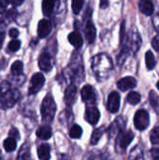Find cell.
I'll use <instances>...</instances> for the list:
<instances>
[{
	"instance_id": "obj_3",
	"label": "cell",
	"mask_w": 159,
	"mask_h": 160,
	"mask_svg": "<svg viewBox=\"0 0 159 160\" xmlns=\"http://www.w3.org/2000/svg\"><path fill=\"white\" fill-rule=\"evenodd\" d=\"M41 115H42V120L45 123H51L55 115L56 112V104L54 102V99L52 98V95H47L45 98L42 101L41 104Z\"/></svg>"
},
{
	"instance_id": "obj_14",
	"label": "cell",
	"mask_w": 159,
	"mask_h": 160,
	"mask_svg": "<svg viewBox=\"0 0 159 160\" xmlns=\"http://www.w3.org/2000/svg\"><path fill=\"white\" fill-rule=\"evenodd\" d=\"M84 33H85V38L88 43H93L97 37V30L91 20L87 21L85 27H84Z\"/></svg>"
},
{
	"instance_id": "obj_35",
	"label": "cell",
	"mask_w": 159,
	"mask_h": 160,
	"mask_svg": "<svg viewBox=\"0 0 159 160\" xmlns=\"http://www.w3.org/2000/svg\"><path fill=\"white\" fill-rule=\"evenodd\" d=\"M9 4V0H0V13L3 12Z\"/></svg>"
},
{
	"instance_id": "obj_37",
	"label": "cell",
	"mask_w": 159,
	"mask_h": 160,
	"mask_svg": "<svg viewBox=\"0 0 159 160\" xmlns=\"http://www.w3.org/2000/svg\"><path fill=\"white\" fill-rule=\"evenodd\" d=\"M9 137H11V138H13V139L19 140V139H20V135H19L18 130L15 129V128H12V129L10 130V132H9Z\"/></svg>"
},
{
	"instance_id": "obj_9",
	"label": "cell",
	"mask_w": 159,
	"mask_h": 160,
	"mask_svg": "<svg viewBox=\"0 0 159 160\" xmlns=\"http://www.w3.org/2000/svg\"><path fill=\"white\" fill-rule=\"evenodd\" d=\"M82 98L86 104H95L97 101V94L91 85H85L82 89Z\"/></svg>"
},
{
	"instance_id": "obj_16",
	"label": "cell",
	"mask_w": 159,
	"mask_h": 160,
	"mask_svg": "<svg viewBox=\"0 0 159 160\" xmlns=\"http://www.w3.org/2000/svg\"><path fill=\"white\" fill-rule=\"evenodd\" d=\"M139 8L142 14L146 16H151L154 13L155 7L151 0H141L139 3Z\"/></svg>"
},
{
	"instance_id": "obj_7",
	"label": "cell",
	"mask_w": 159,
	"mask_h": 160,
	"mask_svg": "<svg viewBox=\"0 0 159 160\" xmlns=\"http://www.w3.org/2000/svg\"><path fill=\"white\" fill-rule=\"evenodd\" d=\"M120 95L119 93L113 91L108 97L107 101V109L112 113H116L120 108Z\"/></svg>"
},
{
	"instance_id": "obj_30",
	"label": "cell",
	"mask_w": 159,
	"mask_h": 160,
	"mask_svg": "<svg viewBox=\"0 0 159 160\" xmlns=\"http://www.w3.org/2000/svg\"><path fill=\"white\" fill-rule=\"evenodd\" d=\"M150 140L152 144L159 145V126L154 128L150 133Z\"/></svg>"
},
{
	"instance_id": "obj_39",
	"label": "cell",
	"mask_w": 159,
	"mask_h": 160,
	"mask_svg": "<svg viewBox=\"0 0 159 160\" xmlns=\"http://www.w3.org/2000/svg\"><path fill=\"white\" fill-rule=\"evenodd\" d=\"M23 1H24V0H12V3H13L14 5H16V6H19V5H21Z\"/></svg>"
},
{
	"instance_id": "obj_41",
	"label": "cell",
	"mask_w": 159,
	"mask_h": 160,
	"mask_svg": "<svg viewBox=\"0 0 159 160\" xmlns=\"http://www.w3.org/2000/svg\"><path fill=\"white\" fill-rule=\"evenodd\" d=\"M157 89L159 90V81L157 82Z\"/></svg>"
},
{
	"instance_id": "obj_13",
	"label": "cell",
	"mask_w": 159,
	"mask_h": 160,
	"mask_svg": "<svg viewBox=\"0 0 159 160\" xmlns=\"http://www.w3.org/2000/svg\"><path fill=\"white\" fill-rule=\"evenodd\" d=\"M52 30V23L49 20L42 19L37 24V35L39 38H46Z\"/></svg>"
},
{
	"instance_id": "obj_34",
	"label": "cell",
	"mask_w": 159,
	"mask_h": 160,
	"mask_svg": "<svg viewBox=\"0 0 159 160\" xmlns=\"http://www.w3.org/2000/svg\"><path fill=\"white\" fill-rule=\"evenodd\" d=\"M152 47L157 51V52H159V32L158 34L153 38L152 40Z\"/></svg>"
},
{
	"instance_id": "obj_4",
	"label": "cell",
	"mask_w": 159,
	"mask_h": 160,
	"mask_svg": "<svg viewBox=\"0 0 159 160\" xmlns=\"http://www.w3.org/2000/svg\"><path fill=\"white\" fill-rule=\"evenodd\" d=\"M135 134L130 131H121L116 138V142H115V149L119 154H122L123 152H125L127 150V148L128 147V145L132 142V141L134 140Z\"/></svg>"
},
{
	"instance_id": "obj_1",
	"label": "cell",
	"mask_w": 159,
	"mask_h": 160,
	"mask_svg": "<svg viewBox=\"0 0 159 160\" xmlns=\"http://www.w3.org/2000/svg\"><path fill=\"white\" fill-rule=\"evenodd\" d=\"M92 69L97 80L103 81L108 79L113 69V64L111 57L106 53L97 54L92 59Z\"/></svg>"
},
{
	"instance_id": "obj_23",
	"label": "cell",
	"mask_w": 159,
	"mask_h": 160,
	"mask_svg": "<svg viewBox=\"0 0 159 160\" xmlns=\"http://www.w3.org/2000/svg\"><path fill=\"white\" fill-rule=\"evenodd\" d=\"M130 159H142L143 158V148L142 145H136L130 152L129 155Z\"/></svg>"
},
{
	"instance_id": "obj_31",
	"label": "cell",
	"mask_w": 159,
	"mask_h": 160,
	"mask_svg": "<svg viewBox=\"0 0 159 160\" xmlns=\"http://www.w3.org/2000/svg\"><path fill=\"white\" fill-rule=\"evenodd\" d=\"M84 0H72V10L75 14H79L83 7Z\"/></svg>"
},
{
	"instance_id": "obj_11",
	"label": "cell",
	"mask_w": 159,
	"mask_h": 160,
	"mask_svg": "<svg viewBox=\"0 0 159 160\" xmlns=\"http://www.w3.org/2000/svg\"><path fill=\"white\" fill-rule=\"evenodd\" d=\"M137 86V80L131 76H127L117 82V87L121 91H127Z\"/></svg>"
},
{
	"instance_id": "obj_22",
	"label": "cell",
	"mask_w": 159,
	"mask_h": 160,
	"mask_svg": "<svg viewBox=\"0 0 159 160\" xmlns=\"http://www.w3.org/2000/svg\"><path fill=\"white\" fill-rule=\"evenodd\" d=\"M104 132H105V128H104V127H101V128H99L95 129V130L93 131V133H92L90 143H91L92 145H96V144L99 142V140H100V138L102 137V135H103Z\"/></svg>"
},
{
	"instance_id": "obj_2",
	"label": "cell",
	"mask_w": 159,
	"mask_h": 160,
	"mask_svg": "<svg viewBox=\"0 0 159 160\" xmlns=\"http://www.w3.org/2000/svg\"><path fill=\"white\" fill-rule=\"evenodd\" d=\"M20 98V93L16 89H12L7 82H3L0 87V103L4 109L13 107Z\"/></svg>"
},
{
	"instance_id": "obj_24",
	"label": "cell",
	"mask_w": 159,
	"mask_h": 160,
	"mask_svg": "<svg viewBox=\"0 0 159 160\" xmlns=\"http://www.w3.org/2000/svg\"><path fill=\"white\" fill-rule=\"evenodd\" d=\"M141 99H142V96L140 93L138 92H130L128 93L127 97V101L131 104V105H137L141 102Z\"/></svg>"
},
{
	"instance_id": "obj_29",
	"label": "cell",
	"mask_w": 159,
	"mask_h": 160,
	"mask_svg": "<svg viewBox=\"0 0 159 160\" xmlns=\"http://www.w3.org/2000/svg\"><path fill=\"white\" fill-rule=\"evenodd\" d=\"M149 100H150V104L154 109H157L158 107L159 104V97L157 94L156 91L151 90L149 93Z\"/></svg>"
},
{
	"instance_id": "obj_19",
	"label": "cell",
	"mask_w": 159,
	"mask_h": 160,
	"mask_svg": "<svg viewBox=\"0 0 159 160\" xmlns=\"http://www.w3.org/2000/svg\"><path fill=\"white\" fill-rule=\"evenodd\" d=\"M52 128L50 126L40 127L37 131V136L41 140H49L52 137Z\"/></svg>"
},
{
	"instance_id": "obj_32",
	"label": "cell",
	"mask_w": 159,
	"mask_h": 160,
	"mask_svg": "<svg viewBox=\"0 0 159 160\" xmlns=\"http://www.w3.org/2000/svg\"><path fill=\"white\" fill-rule=\"evenodd\" d=\"M21 47V42L17 39H13L9 42L7 48L10 52H17Z\"/></svg>"
},
{
	"instance_id": "obj_27",
	"label": "cell",
	"mask_w": 159,
	"mask_h": 160,
	"mask_svg": "<svg viewBox=\"0 0 159 160\" xmlns=\"http://www.w3.org/2000/svg\"><path fill=\"white\" fill-rule=\"evenodd\" d=\"M22 68H23V64H22V61H15L13 64H12V66H11V68H10V69H11V73L14 75V76H19V75H21L22 73Z\"/></svg>"
},
{
	"instance_id": "obj_18",
	"label": "cell",
	"mask_w": 159,
	"mask_h": 160,
	"mask_svg": "<svg viewBox=\"0 0 159 160\" xmlns=\"http://www.w3.org/2000/svg\"><path fill=\"white\" fill-rule=\"evenodd\" d=\"M50 152H51V148H50V145L49 144H47V143L41 144L37 148V156H38V158L41 160L50 159V158H51Z\"/></svg>"
},
{
	"instance_id": "obj_20",
	"label": "cell",
	"mask_w": 159,
	"mask_h": 160,
	"mask_svg": "<svg viewBox=\"0 0 159 160\" xmlns=\"http://www.w3.org/2000/svg\"><path fill=\"white\" fill-rule=\"evenodd\" d=\"M145 63H146V68L148 70H152L156 68L157 66V59L153 53L152 51H148L145 54Z\"/></svg>"
},
{
	"instance_id": "obj_10",
	"label": "cell",
	"mask_w": 159,
	"mask_h": 160,
	"mask_svg": "<svg viewBox=\"0 0 159 160\" xmlns=\"http://www.w3.org/2000/svg\"><path fill=\"white\" fill-rule=\"evenodd\" d=\"M100 118V112L97 108L95 106H90L88 105L86 110H85V120L90 124V125H96Z\"/></svg>"
},
{
	"instance_id": "obj_26",
	"label": "cell",
	"mask_w": 159,
	"mask_h": 160,
	"mask_svg": "<svg viewBox=\"0 0 159 160\" xmlns=\"http://www.w3.org/2000/svg\"><path fill=\"white\" fill-rule=\"evenodd\" d=\"M30 158V146L28 143L23 144L18 154V159H27Z\"/></svg>"
},
{
	"instance_id": "obj_21",
	"label": "cell",
	"mask_w": 159,
	"mask_h": 160,
	"mask_svg": "<svg viewBox=\"0 0 159 160\" xmlns=\"http://www.w3.org/2000/svg\"><path fill=\"white\" fill-rule=\"evenodd\" d=\"M55 0H43L42 1V10L46 16H50L54 8Z\"/></svg>"
},
{
	"instance_id": "obj_28",
	"label": "cell",
	"mask_w": 159,
	"mask_h": 160,
	"mask_svg": "<svg viewBox=\"0 0 159 160\" xmlns=\"http://www.w3.org/2000/svg\"><path fill=\"white\" fill-rule=\"evenodd\" d=\"M82 135V129L80 126L74 125L69 131V136L72 139H80Z\"/></svg>"
},
{
	"instance_id": "obj_6",
	"label": "cell",
	"mask_w": 159,
	"mask_h": 160,
	"mask_svg": "<svg viewBox=\"0 0 159 160\" xmlns=\"http://www.w3.org/2000/svg\"><path fill=\"white\" fill-rule=\"evenodd\" d=\"M44 82H45L44 76L41 73H35L31 78L30 86L28 88V93L30 95H34L37 93L42 88Z\"/></svg>"
},
{
	"instance_id": "obj_8",
	"label": "cell",
	"mask_w": 159,
	"mask_h": 160,
	"mask_svg": "<svg viewBox=\"0 0 159 160\" xmlns=\"http://www.w3.org/2000/svg\"><path fill=\"white\" fill-rule=\"evenodd\" d=\"M125 128H126V120L124 119V117L119 116L113 121V123L108 128V134L110 137H113L115 135H118L121 131H123Z\"/></svg>"
},
{
	"instance_id": "obj_38",
	"label": "cell",
	"mask_w": 159,
	"mask_h": 160,
	"mask_svg": "<svg viewBox=\"0 0 159 160\" xmlns=\"http://www.w3.org/2000/svg\"><path fill=\"white\" fill-rule=\"evenodd\" d=\"M4 39H5V33L3 31H0V49L2 48Z\"/></svg>"
},
{
	"instance_id": "obj_42",
	"label": "cell",
	"mask_w": 159,
	"mask_h": 160,
	"mask_svg": "<svg viewBox=\"0 0 159 160\" xmlns=\"http://www.w3.org/2000/svg\"><path fill=\"white\" fill-rule=\"evenodd\" d=\"M0 158H1V153H0Z\"/></svg>"
},
{
	"instance_id": "obj_5",
	"label": "cell",
	"mask_w": 159,
	"mask_h": 160,
	"mask_svg": "<svg viewBox=\"0 0 159 160\" xmlns=\"http://www.w3.org/2000/svg\"><path fill=\"white\" fill-rule=\"evenodd\" d=\"M150 124V116L146 110H139L134 116V126L135 128L140 130L143 131L145 130Z\"/></svg>"
},
{
	"instance_id": "obj_36",
	"label": "cell",
	"mask_w": 159,
	"mask_h": 160,
	"mask_svg": "<svg viewBox=\"0 0 159 160\" xmlns=\"http://www.w3.org/2000/svg\"><path fill=\"white\" fill-rule=\"evenodd\" d=\"M8 35L10 38H16L18 36H19V31L16 29V28H11L9 31H8Z\"/></svg>"
},
{
	"instance_id": "obj_40",
	"label": "cell",
	"mask_w": 159,
	"mask_h": 160,
	"mask_svg": "<svg viewBox=\"0 0 159 160\" xmlns=\"http://www.w3.org/2000/svg\"><path fill=\"white\" fill-rule=\"evenodd\" d=\"M101 2V8H106L108 6V0H100Z\"/></svg>"
},
{
	"instance_id": "obj_33",
	"label": "cell",
	"mask_w": 159,
	"mask_h": 160,
	"mask_svg": "<svg viewBox=\"0 0 159 160\" xmlns=\"http://www.w3.org/2000/svg\"><path fill=\"white\" fill-rule=\"evenodd\" d=\"M149 153H150V156H151V158H152L153 159H159V148L154 147V148H152V149L149 151Z\"/></svg>"
},
{
	"instance_id": "obj_12",
	"label": "cell",
	"mask_w": 159,
	"mask_h": 160,
	"mask_svg": "<svg viewBox=\"0 0 159 160\" xmlns=\"http://www.w3.org/2000/svg\"><path fill=\"white\" fill-rule=\"evenodd\" d=\"M38 66L39 68L44 72H50L52 68V57L48 52H42L38 59Z\"/></svg>"
},
{
	"instance_id": "obj_15",
	"label": "cell",
	"mask_w": 159,
	"mask_h": 160,
	"mask_svg": "<svg viewBox=\"0 0 159 160\" xmlns=\"http://www.w3.org/2000/svg\"><path fill=\"white\" fill-rule=\"evenodd\" d=\"M77 97V87L74 84H70L67 86L66 93H65V102L67 105H72Z\"/></svg>"
},
{
	"instance_id": "obj_17",
	"label": "cell",
	"mask_w": 159,
	"mask_h": 160,
	"mask_svg": "<svg viewBox=\"0 0 159 160\" xmlns=\"http://www.w3.org/2000/svg\"><path fill=\"white\" fill-rule=\"evenodd\" d=\"M68 41L70 42L71 45H73L77 49L81 48L82 46V44H83L82 37L78 32H72V33H70L68 35Z\"/></svg>"
},
{
	"instance_id": "obj_25",
	"label": "cell",
	"mask_w": 159,
	"mask_h": 160,
	"mask_svg": "<svg viewBox=\"0 0 159 160\" xmlns=\"http://www.w3.org/2000/svg\"><path fill=\"white\" fill-rule=\"evenodd\" d=\"M16 146H17V142H16V140L9 137L7 139H6L4 141V148L5 150L7 152V153H10V152H13L15 149H16Z\"/></svg>"
}]
</instances>
